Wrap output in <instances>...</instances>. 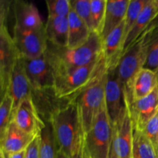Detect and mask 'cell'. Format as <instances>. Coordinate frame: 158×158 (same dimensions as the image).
I'll return each instance as SVG.
<instances>
[{"label": "cell", "instance_id": "cell-25", "mask_svg": "<svg viewBox=\"0 0 158 158\" xmlns=\"http://www.w3.org/2000/svg\"><path fill=\"white\" fill-rule=\"evenodd\" d=\"M0 105V140L4 137L13 118V100L9 92L2 97Z\"/></svg>", "mask_w": 158, "mask_h": 158}, {"label": "cell", "instance_id": "cell-37", "mask_svg": "<svg viewBox=\"0 0 158 158\" xmlns=\"http://www.w3.org/2000/svg\"><path fill=\"white\" fill-rule=\"evenodd\" d=\"M109 158H119L118 157H117V154H116L115 151H114V146H113V142H112V146H111Z\"/></svg>", "mask_w": 158, "mask_h": 158}, {"label": "cell", "instance_id": "cell-32", "mask_svg": "<svg viewBox=\"0 0 158 158\" xmlns=\"http://www.w3.org/2000/svg\"><path fill=\"white\" fill-rule=\"evenodd\" d=\"M40 136L35 137L28 147L26 158H40Z\"/></svg>", "mask_w": 158, "mask_h": 158}, {"label": "cell", "instance_id": "cell-28", "mask_svg": "<svg viewBox=\"0 0 158 158\" xmlns=\"http://www.w3.org/2000/svg\"><path fill=\"white\" fill-rule=\"evenodd\" d=\"M148 2V0H130V3L128 5L124 19L126 38L132 29V28L134 27L140 12L143 10Z\"/></svg>", "mask_w": 158, "mask_h": 158}, {"label": "cell", "instance_id": "cell-15", "mask_svg": "<svg viewBox=\"0 0 158 158\" xmlns=\"http://www.w3.org/2000/svg\"><path fill=\"white\" fill-rule=\"evenodd\" d=\"M8 92L13 100V114L20 103L29 97H32V89L26 74L23 59L19 58L10 77Z\"/></svg>", "mask_w": 158, "mask_h": 158}, {"label": "cell", "instance_id": "cell-31", "mask_svg": "<svg viewBox=\"0 0 158 158\" xmlns=\"http://www.w3.org/2000/svg\"><path fill=\"white\" fill-rule=\"evenodd\" d=\"M142 132L152 143L158 156V114L148 122Z\"/></svg>", "mask_w": 158, "mask_h": 158}, {"label": "cell", "instance_id": "cell-13", "mask_svg": "<svg viewBox=\"0 0 158 158\" xmlns=\"http://www.w3.org/2000/svg\"><path fill=\"white\" fill-rule=\"evenodd\" d=\"M105 103L110 120L114 126L124 107L123 90L117 75V69L108 70L107 72Z\"/></svg>", "mask_w": 158, "mask_h": 158}, {"label": "cell", "instance_id": "cell-40", "mask_svg": "<svg viewBox=\"0 0 158 158\" xmlns=\"http://www.w3.org/2000/svg\"><path fill=\"white\" fill-rule=\"evenodd\" d=\"M156 73H157V82H158V70L156 72Z\"/></svg>", "mask_w": 158, "mask_h": 158}, {"label": "cell", "instance_id": "cell-12", "mask_svg": "<svg viewBox=\"0 0 158 158\" xmlns=\"http://www.w3.org/2000/svg\"><path fill=\"white\" fill-rule=\"evenodd\" d=\"M126 102L129 105L133 127L143 131L148 122L158 114V87L144 98L131 103Z\"/></svg>", "mask_w": 158, "mask_h": 158}, {"label": "cell", "instance_id": "cell-29", "mask_svg": "<svg viewBox=\"0 0 158 158\" xmlns=\"http://www.w3.org/2000/svg\"><path fill=\"white\" fill-rule=\"evenodd\" d=\"M70 3L76 13L86 23L89 30L94 32L91 17L90 0H70Z\"/></svg>", "mask_w": 158, "mask_h": 158}, {"label": "cell", "instance_id": "cell-24", "mask_svg": "<svg viewBox=\"0 0 158 158\" xmlns=\"http://www.w3.org/2000/svg\"><path fill=\"white\" fill-rule=\"evenodd\" d=\"M57 148L50 123H46L40 136V158H57Z\"/></svg>", "mask_w": 158, "mask_h": 158}, {"label": "cell", "instance_id": "cell-19", "mask_svg": "<svg viewBox=\"0 0 158 158\" xmlns=\"http://www.w3.org/2000/svg\"><path fill=\"white\" fill-rule=\"evenodd\" d=\"M157 87V73L151 69L143 68L136 75L131 84V102L148 97Z\"/></svg>", "mask_w": 158, "mask_h": 158}, {"label": "cell", "instance_id": "cell-20", "mask_svg": "<svg viewBox=\"0 0 158 158\" xmlns=\"http://www.w3.org/2000/svg\"><path fill=\"white\" fill-rule=\"evenodd\" d=\"M68 29V17L48 16L45 25L48 43L56 47H67Z\"/></svg>", "mask_w": 158, "mask_h": 158}, {"label": "cell", "instance_id": "cell-21", "mask_svg": "<svg viewBox=\"0 0 158 158\" xmlns=\"http://www.w3.org/2000/svg\"><path fill=\"white\" fill-rule=\"evenodd\" d=\"M157 13L158 8L154 2V0H148L147 4L145 5L144 8L140 12L134 27L132 28L131 32L127 36L124 46V51L131 45H132L136 40H138L140 35L144 33V32L148 29V26H150L151 23L153 21V19L157 15Z\"/></svg>", "mask_w": 158, "mask_h": 158}, {"label": "cell", "instance_id": "cell-33", "mask_svg": "<svg viewBox=\"0 0 158 158\" xmlns=\"http://www.w3.org/2000/svg\"><path fill=\"white\" fill-rule=\"evenodd\" d=\"M9 2L7 1H1V13H0V25H6L7 21V15L9 13Z\"/></svg>", "mask_w": 158, "mask_h": 158}, {"label": "cell", "instance_id": "cell-3", "mask_svg": "<svg viewBox=\"0 0 158 158\" xmlns=\"http://www.w3.org/2000/svg\"><path fill=\"white\" fill-rule=\"evenodd\" d=\"M106 67L103 52L94 62L86 66L55 77L53 91L56 98L75 101Z\"/></svg>", "mask_w": 158, "mask_h": 158}, {"label": "cell", "instance_id": "cell-18", "mask_svg": "<svg viewBox=\"0 0 158 158\" xmlns=\"http://www.w3.org/2000/svg\"><path fill=\"white\" fill-rule=\"evenodd\" d=\"M130 0H107L104 23L102 29V41L125 19Z\"/></svg>", "mask_w": 158, "mask_h": 158}, {"label": "cell", "instance_id": "cell-30", "mask_svg": "<svg viewBox=\"0 0 158 158\" xmlns=\"http://www.w3.org/2000/svg\"><path fill=\"white\" fill-rule=\"evenodd\" d=\"M48 9V16L66 17L71 11L70 0H47L46 1Z\"/></svg>", "mask_w": 158, "mask_h": 158}, {"label": "cell", "instance_id": "cell-22", "mask_svg": "<svg viewBox=\"0 0 158 158\" xmlns=\"http://www.w3.org/2000/svg\"><path fill=\"white\" fill-rule=\"evenodd\" d=\"M68 49H75L84 44L92 32L73 8L68 16Z\"/></svg>", "mask_w": 158, "mask_h": 158}, {"label": "cell", "instance_id": "cell-36", "mask_svg": "<svg viewBox=\"0 0 158 158\" xmlns=\"http://www.w3.org/2000/svg\"><path fill=\"white\" fill-rule=\"evenodd\" d=\"M26 151H22V152L12 154V155L9 157V158H26Z\"/></svg>", "mask_w": 158, "mask_h": 158}, {"label": "cell", "instance_id": "cell-23", "mask_svg": "<svg viewBox=\"0 0 158 158\" xmlns=\"http://www.w3.org/2000/svg\"><path fill=\"white\" fill-rule=\"evenodd\" d=\"M132 158H158L152 143L142 131L134 129Z\"/></svg>", "mask_w": 158, "mask_h": 158}, {"label": "cell", "instance_id": "cell-8", "mask_svg": "<svg viewBox=\"0 0 158 158\" xmlns=\"http://www.w3.org/2000/svg\"><path fill=\"white\" fill-rule=\"evenodd\" d=\"M20 57L6 25L0 26V87L1 98L9 90L10 77Z\"/></svg>", "mask_w": 158, "mask_h": 158}, {"label": "cell", "instance_id": "cell-14", "mask_svg": "<svg viewBox=\"0 0 158 158\" xmlns=\"http://www.w3.org/2000/svg\"><path fill=\"white\" fill-rule=\"evenodd\" d=\"M125 22L110 32L103 41V56L107 70L117 69L124 52Z\"/></svg>", "mask_w": 158, "mask_h": 158}, {"label": "cell", "instance_id": "cell-34", "mask_svg": "<svg viewBox=\"0 0 158 158\" xmlns=\"http://www.w3.org/2000/svg\"><path fill=\"white\" fill-rule=\"evenodd\" d=\"M157 28H158V13L157 14V15L154 17V19H153V21L151 22V24H150V26H148V29H147L146 31L153 30V29H157Z\"/></svg>", "mask_w": 158, "mask_h": 158}, {"label": "cell", "instance_id": "cell-39", "mask_svg": "<svg viewBox=\"0 0 158 158\" xmlns=\"http://www.w3.org/2000/svg\"><path fill=\"white\" fill-rule=\"evenodd\" d=\"M83 156H84V158H90V157L88 154L87 151L86 149V147H85V141H84V150H83Z\"/></svg>", "mask_w": 158, "mask_h": 158}, {"label": "cell", "instance_id": "cell-17", "mask_svg": "<svg viewBox=\"0 0 158 158\" xmlns=\"http://www.w3.org/2000/svg\"><path fill=\"white\" fill-rule=\"evenodd\" d=\"M15 27L23 29H37L45 26L35 5L24 1H15L13 4Z\"/></svg>", "mask_w": 158, "mask_h": 158}, {"label": "cell", "instance_id": "cell-2", "mask_svg": "<svg viewBox=\"0 0 158 158\" xmlns=\"http://www.w3.org/2000/svg\"><path fill=\"white\" fill-rule=\"evenodd\" d=\"M102 52L101 36L97 32H91L87 41L79 47L59 48L49 43L46 53L56 77L89 64L98 58Z\"/></svg>", "mask_w": 158, "mask_h": 158}, {"label": "cell", "instance_id": "cell-16", "mask_svg": "<svg viewBox=\"0 0 158 158\" xmlns=\"http://www.w3.org/2000/svg\"><path fill=\"white\" fill-rule=\"evenodd\" d=\"M35 138L19 129L12 120L4 137L0 140L1 154L9 158L12 154L26 151Z\"/></svg>", "mask_w": 158, "mask_h": 158}, {"label": "cell", "instance_id": "cell-4", "mask_svg": "<svg viewBox=\"0 0 158 158\" xmlns=\"http://www.w3.org/2000/svg\"><path fill=\"white\" fill-rule=\"evenodd\" d=\"M149 33L139 37L123 52L117 67V75L123 90V98L131 103V87L134 77L144 67L147 60Z\"/></svg>", "mask_w": 158, "mask_h": 158}, {"label": "cell", "instance_id": "cell-11", "mask_svg": "<svg viewBox=\"0 0 158 158\" xmlns=\"http://www.w3.org/2000/svg\"><path fill=\"white\" fill-rule=\"evenodd\" d=\"M12 120L19 129L33 137L41 134L46 123L40 117L32 97L23 100L13 114Z\"/></svg>", "mask_w": 158, "mask_h": 158}, {"label": "cell", "instance_id": "cell-9", "mask_svg": "<svg viewBox=\"0 0 158 158\" xmlns=\"http://www.w3.org/2000/svg\"><path fill=\"white\" fill-rule=\"evenodd\" d=\"M134 127L130 107L124 100V107L122 110L117 123L114 125L113 146L119 158H132Z\"/></svg>", "mask_w": 158, "mask_h": 158}, {"label": "cell", "instance_id": "cell-6", "mask_svg": "<svg viewBox=\"0 0 158 158\" xmlns=\"http://www.w3.org/2000/svg\"><path fill=\"white\" fill-rule=\"evenodd\" d=\"M114 136L106 103L96 117L90 129L84 135L85 147L90 158H109Z\"/></svg>", "mask_w": 158, "mask_h": 158}, {"label": "cell", "instance_id": "cell-7", "mask_svg": "<svg viewBox=\"0 0 158 158\" xmlns=\"http://www.w3.org/2000/svg\"><path fill=\"white\" fill-rule=\"evenodd\" d=\"M12 39L19 54L24 59H35L44 55L49 45L45 26L37 29L14 26Z\"/></svg>", "mask_w": 158, "mask_h": 158}, {"label": "cell", "instance_id": "cell-35", "mask_svg": "<svg viewBox=\"0 0 158 158\" xmlns=\"http://www.w3.org/2000/svg\"><path fill=\"white\" fill-rule=\"evenodd\" d=\"M83 150H84V140H83V145L80 148V149L70 158H84V156H83Z\"/></svg>", "mask_w": 158, "mask_h": 158}, {"label": "cell", "instance_id": "cell-1", "mask_svg": "<svg viewBox=\"0 0 158 158\" xmlns=\"http://www.w3.org/2000/svg\"><path fill=\"white\" fill-rule=\"evenodd\" d=\"M49 123L58 150L69 158L73 157L80 149L84 140L77 102H67L65 106L57 107L51 114Z\"/></svg>", "mask_w": 158, "mask_h": 158}, {"label": "cell", "instance_id": "cell-27", "mask_svg": "<svg viewBox=\"0 0 158 158\" xmlns=\"http://www.w3.org/2000/svg\"><path fill=\"white\" fill-rule=\"evenodd\" d=\"M107 0H90L91 17L94 32L101 35L106 14Z\"/></svg>", "mask_w": 158, "mask_h": 158}, {"label": "cell", "instance_id": "cell-38", "mask_svg": "<svg viewBox=\"0 0 158 158\" xmlns=\"http://www.w3.org/2000/svg\"><path fill=\"white\" fill-rule=\"evenodd\" d=\"M57 158H69L65 154V153H63V151L58 150V153H57Z\"/></svg>", "mask_w": 158, "mask_h": 158}, {"label": "cell", "instance_id": "cell-5", "mask_svg": "<svg viewBox=\"0 0 158 158\" xmlns=\"http://www.w3.org/2000/svg\"><path fill=\"white\" fill-rule=\"evenodd\" d=\"M107 72L106 66L76 100L80 110L84 135L90 129L96 117L105 105Z\"/></svg>", "mask_w": 158, "mask_h": 158}, {"label": "cell", "instance_id": "cell-26", "mask_svg": "<svg viewBox=\"0 0 158 158\" xmlns=\"http://www.w3.org/2000/svg\"><path fill=\"white\" fill-rule=\"evenodd\" d=\"M147 32L149 33V36L147 60L143 68L151 69L156 73L158 70V28Z\"/></svg>", "mask_w": 158, "mask_h": 158}, {"label": "cell", "instance_id": "cell-10", "mask_svg": "<svg viewBox=\"0 0 158 158\" xmlns=\"http://www.w3.org/2000/svg\"><path fill=\"white\" fill-rule=\"evenodd\" d=\"M23 59L32 90H52L55 82V75L46 53L38 58Z\"/></svg>", "mask_w": 158, "mask_h": 158}]
</instances>
